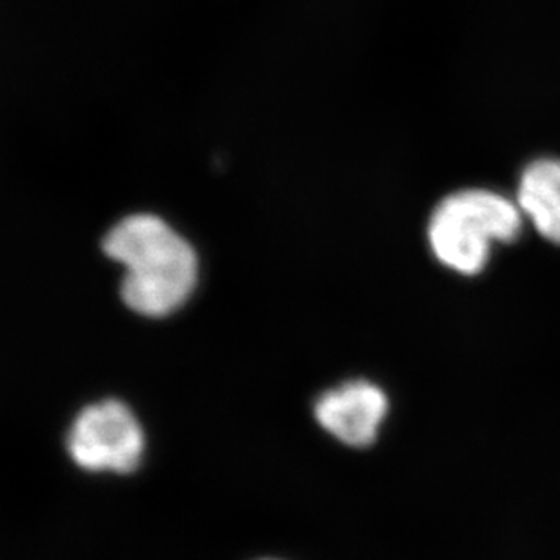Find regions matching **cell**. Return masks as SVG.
I'll return each mask as SVG.
<instances>
[{"label":"cell","instance_id":"6da1fadb","mask_svg":"<svg viewBox=\"0 0 560 560\" xmlns=\"http://www.w3.org/2000/svg\"><path fill=\"white\" fill-rule=\"evenodd\" d=\"M104 252L125 266L122 299L144 317H166L194 293L197 255L159 217L131 215L120 221L104 241Z\"/></svg>","mask_w":560,"mask_h":560},{"label":"cell","instance_id":"7a4b0ae2","mask_svg":"<svg viewBox=\"0 0 560 560\" xmlns=\"http://www.w3.org/2000/svg\"><path fill=\"white\" fill-rule=\"evenodd\" d=\"M523 228L515 202L488 189H464L450 195L431 215V249L442 265L463 276L485 270L491 244L512 243Z\"/></svg>","mask_w":560,"mask_h":560},{"label":"cell","instance_id":"3957f363","mask_svg":"<svg viewBox=\"0 0 560 560\" xmlns=\"http://www.w3.org/2000/svg\"><path fill=\"white\" fill-rule=\"evenodd\" d=\"M62 452L71 468L93 479H130L144 468L150 439L139 413L117 397L82 406L66 425Z\"/></svg>","mask_w":560,"mask_h":560},{"label":"cell","instance_id":"277c9868","mask_svg":"<svg viewBox=\"0 0 560 560\" xmlns=\"http://www.w3.org/2000/svg\"><path fill=\"white\" fill-rule=\"evenodd\" d=\"M388 397L370 381H348L324 392L313 406L323 430L346 446L364 450L378 439L388 416Z\"/></svg>","mask_w":560,"mask_h":560},{"label":"cell","instance_id":"5b68a950","mask_svg":"<svg viewBox=\"0 0 560 560\" xmlns=\"http://www.w3.org/2000/svg\"><path fill=\"white\" fill-rule=\"evenodd\" d=\"M518 208L542 237L560 244V161L542 159L526 167L518 186Z\"/></svg>","mask_w":560,"mask_h":560},{"label":"cell","instance_id":"8992f818","mask_svg":"<svg viewBox=\"0 0 560 560\" xmlns=\"http://www.w3.org/2000/svg\"><path fill=\"white\" fill-rule=\"evenodd\" d=\"M265 560H273V559H265Z\"/></svg>","mask_w":560,"mask_h":560}]
</instances>
